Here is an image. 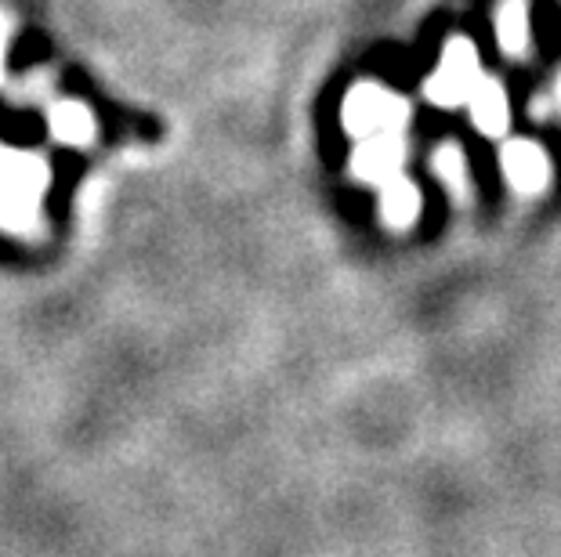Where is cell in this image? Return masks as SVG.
I'll list each match as a JSON object with an SVG mask.
<instances>
[{"instance_id": "7a4b0ae2", "label": "cell", "mask_w": 561, "mask_h": 557, "mask_svg": "<svg viewBox=\"0 0 561 557\" xmlns=\"http://www.w3.org/2000/svg\"><path fill=\"white\" fill-rule=\"evenodd\" d=\"M341 124L355 141L388 135V130H405V124H410V102L399 98V94L388 91L385 84L366 80V84H355L344 94Z\"/></svg>"}, {"instance_id": "8fae6325", "label": "cell", "mask_w": 561, "mask_h": 557, "mask_svg": "<svg viewBox=\"0 0 561 557\" xmlns=\"http://www.w3.org/2000/svg\"><path fill=\"white\" fill-rule=\"evenodd\" d=\"M8 19L0 15V77H4V44H8Z\"/></svg>"}, {"instance_id": "52a82bcc", "label": "cell", "mask_w": 561, "mask_h": 557, "mask_svg": "<svg viewBox=\"0 0 561 557\" xmlns=\"http://www.w3.org/2000/svg\"><path fill=\"white\" fill-rule=\"evenodd\" d=\"M421 188H416L405 174H396L388 177L385 185H380V221H385V229L391 232H405L413 229L416 218H421Z\"/></svg>"}, {"instance_id": "5b68a950", "label": "cell", "mask_w": 561, "mask_h": 557, "mask_svg": "<svg viewBox=\"0 0 561 557\" xmlns=\"http://www.w3.org/2000/svg\"><path fill=\"white\" fill-rule=\"evenodd\" d=\"M402 163H405L402 130L359 138L355 141V152H352V177L359 185H385L388 177L402 174Z\"/></svg>"}, {"instance_id": "4fadbf2b", "label": "cell", "mask_w": 561, "mask_h": 557, "mask_svg": "<svg viewBox=\"0 0 561 557\" xmlns=\"http://www.w3.org/2000/svg\"><path fill=\"white\" fill-rule=\"evenodd\" d=\"M4 160H8V152H4V149H0V163H4Z\"/></svg>"}, {"instance_id": "277c9868", "label": "cell", "mask_w": 561, "mask_h": 557, "mask_svg": "<svg viewBox=\"0 0 561 557\" xmlns=\"http://www.w3.org/2000/svg\"><path fill=\"white\" fill-rule=\"evenodd\" d=\"M47 167L44 160L37 156H19L11 160V171H8V182L0 188V207H8L11 214L4 218L11 229H26V224L37 221V199L47 185Z\"/></svg>"}, {"instance_id": "7c38bea8", "label": "cell", "mask_w": 561, "mask_h": 557, "mask_svg": "<svg viewBox=\"0 0 561 557\" xmlns=\"http://www.w3.org/2000/svg\"><path fill=\"white\" fill-rule=\"evenodd\" d=\"M554 102H558V113H561V73H558V84H554Z\"/></svg>"}, {"instance_id": "3957f363", "label": "cell", "mask_w": 561, "mask_h": 557, "mask_svg": "<svg viewBox=\"0 0 561 557\" xmlns=\"http://www.w3.org/2000/svg\"><path fill=\"white\" fill-rule=\"evenodd\" d=\"M500 171H504V182L525 199L543 196L554 177L551 156L543 152V146H536L529 138L504 141V149H500Z\"/></svg>"}, {"instance_id": "9c48e42d", "label": "cell", "mask_w": 561, "mask_h": 557, "mask_svg": "<svg viewBox=\"0 0 561 557\" xmlns=\"http://www.w3.org/2000/svg\"><path fill=\"white\" fill-rule=\"evenodd\" d=\"M432 167H435V177L442 182V188L453 196V204L468 207L471 204V174H468V156H463V149L457 141H442L432 156Z\"/></svg>"}, {"instance_id": "6da1fadb", "label": "cell", "mask_w": 561, "mask_h": 557, "mask_svg": "<svg viewBox=\"0 0 561 557\" xmlns=\"http://www.w3.org/2000/svg\"><path fill=\"white\" fill-rule=\"evenodd\" d=\"M482 58L479 47L468 37H449L442 47V58L435 66V73L424 80V98L438 105V109H457V105H468L474 88L482 84Z\"/></svg>"}, {"instance_id": "30bf717a", "label": "cell", "mask_w": 561, "mask_h": 557, "mask_svg": "<svg viewBox=\"0 0 561 557\" xmlns=\"http://www.w3.org/2000/svg\"><path fill=\"white\" fill-rule=\"evenodd\" d=\"M47 120H51V135L66 146H88L94 138V113L80 102H58Z\"/></svg>"}, {"instance_id": "ba28073f", "label": "cell", "mask_w": 561, "mask_h": 557, "mask_svg": "<svg viewBox=\"0 0 561 557\" xmlns=\"http://www.w3.org/2000/svg\"><path fill=\"white\" fill-rule=\"evenodd\" d=\"M496 47L500 55L529 58L533 51V22H529V0H500L496 8Z\"/></svg>"}, {"instance_id": "8992f818", "label": "cell", "mask_w": 561, "mask_h": 557, "mask_svg": "<svg viewBox=\"0 0 561 557\" xmlns=\"http://www.w3.org/2000/svg\"><path fill=\"white\" fill-rule=\"evenodd\" d=\"M468 109H471V124L482 138H504L507 135L511 102H507L504 84H500L496 77H482V84L471 94Z\"/></svg>"}]
</instances>
